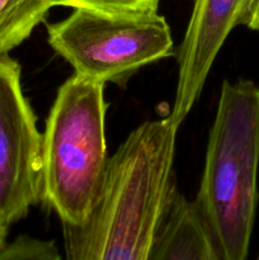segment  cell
I'll return each mask as SVG.
<instances>
[{
  "label": "cell",
  "instance_id": "obj_1",
  "mask_svg": "<svg viewBox=\"0 0 259 260\" xmlns=\"http://www.w3.org/2000/svg\"><path fill=\"white\" fill-rule=\"evenodd\" d=\"M178 128L169 116L149 119L119 145L86 220L62 223L63 260H146L177 188Z\"/></svg>",
  "mask_w": 259,
  "mask_h": 260
},
{
  "label": "cell",
  "instance_id": "obj_2",
  "mask_svg": "<svg viewBox=\"0 0 259 260\" xmlns=\"http://www.w3.org/2000/svg\"><path fill=\"white\" fill-rule=\"evenodd\" d=\"M259 85L225 80L210 129L196 211L220 260H246L258 205Z\"/></svg>",
  "mask_w": 259,
  "mask_h": 260
},
{
  "label": "cell",
  "instance_id": "obj_3",
  "mask_svg": "<svg viewBox=\"0 0 259 260\" xmlns=\"http://www.w3.org/2000/svg\"><path fill=\"white\" fill-rule=\"evenodd\" d=\"M104 84L74 73L58 88L42 134L41 202L61 223L90 213L106 177Z\"/></svg>",
  "mask_w": 259,
  "mask_h": 260
},
{
  "label": "cell",
  "instance_id": "obj_4",
  "mask_svg": "<svg viewBox=\"0 0 259 260\" xmlns=\"http://www.w3.org/2000/svg\"><path fill=\"white\" fill-rule=\"evenodd\" d=\"M47 42L78 75L123 86L140 69L174 53L172 30L159 13L112 15L74 9L47 25Z\"/></svg>",
  "mask_w": 259,
  "mask_h": 260
},
{
  "label": "cell",
  "instance_id": "obj_5",
  "mask_svg": "<svg viewBox=\"0 0 259 260\" xmlns=\"http://www.w3.org/2000/svg\"><path fill=\"white\" fill-rule=\"evenodd\" d=\"M19 63L0 56V218L12 226L41 202L42 134Z\"/></svg>",
  "mask_w": 259,
  "mask_h": 260
},
{
  "label": "cell",
  "instance_id": "obj_6",
  "mask_svg": "<svg viewBox=\"0 0 259 260\" xmlns=\"http://www.w3.org/2000/svg\"><path fill=\"white\" fill-rule=\"evenodd\" d=\"M249 0H193L178 48V81L169 117L180 126L197 102L226 38L241 19Z\"/></svg>",
  "mask_w": 259,
  "mask_h": 260
},
{
  "label": "cell",
  "instance_id": "obj_7",
  "mask_svg": "<svg viewBox=\"0 0 259 260\" xmlns=\"http://www.w3.org/2000/svg\"><path fill=\"white\" fill-rule=\"evenodd\" d=\"M146 260H220L192 201L175 188Z\"/></svg>",
  "mask_w": 259,
  "mask_h": 260
},
{
  "label": "cell",
  "instance_id": "obj_8",
  "mask_svg": "<svg viewBox=\"0 0 259 260\" xmlns=\"http://www.w3.org/2000/svg\"><path fill=\"white\" fill-rule=\"evenodd\" d=\"M50 9L48 0H0V56L24 42Z\"/></svg>",
  "mask_w": 259,
  "mask_h": 260
},
{
  "label": "cell",
  "instance_id": "obj_9",
  "mask_svg": "<svg viewBox=\"0 0 259 260\" xmlns=\"http://www.w3.org/2000/svg\"><path fill=\"white\" fill-rule=\"evenodd\" d=\"M51 8L69 7L112 15H142L157 13L160 0H48Z\"/></svg>",
  "mask_w": 259,
  "mask_h": 260
},
{
  "label": "cell",
  "instance_id": "obj_10",
  "mask_svg": "<svg viewBox=\"0 0 259 260\" xmlns=\"http://www.w3.org/2000/svg\"><path fill=\"white\" fill-rule=\"evenodd\" d=\"M0 260H63V256L53 240L23 235L5 246Z\"/></svg>",
  "mask_w": 259,
  "mask_h": 260
},
{
  "label": "cell",
  "instance_id": "obj_11",
  "mask_svg": "<svg viewBox=\"0 0 259 260\" xmlns=\"http://www.w3.org/2000/svg\"><path fill=\"white\" fill-rule=\"evenodd\" d=\"M241 24L248 27L249 29H259V0H249Z\"/></svg>",
  "mask_w": 259,
  "mask_h": 260
},
{
  "label": "cell",
  "instance_id": "obj_12",
  "mask_svg": "<svg viewBox=\"0 0 259 260\" xmlns=\"http://www.w3.org/2000/svg\"><path fill=\"white\" fill-rule=\"evenodd\" d=\"M8 233H9V226L0 218V253H2V251L4 250L5 246L8 245Z\"/></svg>",
  "mask_w": 259,
  "mask_h": 260
},
{
  "label": "cell",
  "instance_id": "obj_13",
  "mask_svg": "<svg viewBox=\"0 0 259 260\" xmlns=\"http://www.w3.org/2000/svg\"><path fill=\"white\" fill-rule=\"evenodd\" d=\"M256 260H259V256H258V259H256Z\"/></svg>",
  "mask_w": 259,
  "mask_h": 260
}]
</instances>
